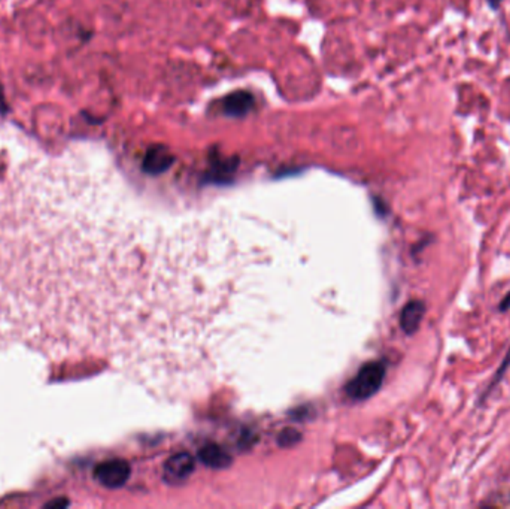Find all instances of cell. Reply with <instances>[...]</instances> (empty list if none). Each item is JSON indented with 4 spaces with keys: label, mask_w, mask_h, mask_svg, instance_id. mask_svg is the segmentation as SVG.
<instances>
[{
    "label": "cell",
    "mask_w": 510,
    "mask_h": 509,
    "mask_svg": "<svg viewBox=\"0 0 510 509\" xmlns=\"http://www.w3.org/2000/svg\"><path fill=\"white\" fill-rule=\"evenodd\" d=\"M163 471L165 479L169 484L184 483L194 471V459L187 453L174 454L166 461Z\"/></svg>",
    "instance_id": "obj_3"
},
{
    "label": "cell",
    "mask_w": 510,
    "mask_h": 509,
    "mask_svg": "<svg viewBox=\"0 0 510 509\" xmlns=\"http://www.w3.org/2000/svg\"><path fill=\"white\" fill-rule=\"evenodd\" d=\"M487 4H488V6H489L492 11H497V9L501 6L503 0H487Z\"/></svg>",
    "instance_id": "obj_11"
},
{
    "label": "cell",
    "mask_w": 510,
    "mask_h": 509,
    "mask_svg": "<svg viewBox=\"0 0 510 509\" xmlns=\"http://www.w3.org/2000/svg\"><path fill=\"white\" fill-rule=\"evenodd\" d=\"M173 163V155L163 145H155L151 147L143 158V170L151 173V175H158V173L166 172Z\"/></svg>",
    "instance_id": "obj_6"
},
{
    "label": "cell",
    "mask_w": 510,
    "mask_h": 509,
    "mask_svg": "<svg viewBox=\"0 0 510 509\" xmlns=\"http://www.w3.org/2000/svg\"><path fill=\"white\" fill-rule=\"evenodd\" d=\"M99 481L108 487H120L130 476V466L126 461L115 460L100 464L96 471Z\"/></svg>",
    "instance_id": "obj_4"
},
{
    "label": "cell",
    "mask_w": 510,
    "mask_h": 509,
    "mask_svg": "<svg viewBox=\"0 0 510 509\" xmlns=\"http://www.w3.org/2000/svg\"><path fill=\"white\" fill-rule=\"evenodd\" d=\"M200 459L212 468H226L230 464V456L216 445H208L200 451Z\"/></svg>",
    "instance_id": "obj_8"
},
{
    "label": "cell",
    "mask_w": 510,
    "mask_h": 509,
    "mask_svg": "<svg viewBox=\"0 0 510 509\" xmlns=\"http://www.w3.org/2000/svg\"><path fill=\"white\" fill-rule=\"evenodd\" d=\"M426 315V305L419 300H412L406 305L401 311L400 317V326L404 330V333L412 334L415 333L419 326L422 318Z\"/></svg>",
    "instance_id": "obj_7"
},
{
    "label": "cell",
    "mask_w": 510,
    "mask_h": 509,
    "mask_svg": "<svg viewBox=\"0 0 510 509\" xmlns=\"http://www.w3.org/2000/svg\"><path fill=\"white\" fill-rule=\"evenodd\" d=\"M499 310H500L501 312H506V311L510 310V292H509V293L504 296V299L500 302Z\"/></svg>",
    "instance_id": "obj_10"
},
{
    "label": "cell",
    "mask_w": 510,
    "mask_h": 509,
    "mask_svg": "<svg viewBox=\"0 0 510 509\" xmlns=\"http://www.w3.org/2000/svg\"><path fill=\"white\" fill-rule=\"evenodd\" d=\"M254 108V96L250 92H235L223 100V111L228 117L242 119Z\"/></svg>",
    "instance_id": "obj_5"
},
{
    "label": "cell",
    "mask_w": 510,
    "mask_h": 509,
    "mask_svg": "<svg viewBox=\"0 0 510 509\" xmlns=\"http://www.w3.org/2000/svg\"><path fill=\"white\" fill-rule=\"evenodd\" d=\"M9 109L8 102L5 99V93H4V87L0 84V114H6Z\"/></svg>",
    "instance_id": "obj_9"
},
{
    "label": "cell",
    "mask_w": 510,
    "mask_h": 509,
    "mask_svg": "<svg viewBox=\"0 0 510 509\" xmlns=\"http://www.w3.org/2000/svg\"><path fill=\"white\" fill-rule=\"evenodd\" d=\"M128 235L72 197L0 199V344L124 354L139 270Z\"/></svg>",
    "instance_id": "obj_1"
},
{
    "label": "cell",
    "mask_w": 510,
    "mask_h": 509,
    "mask_svg": "<svg viewBox=\"0 0 510 509\" xmlns=\"http://www.w3.org/2000/svg\"><path fill=\"white\" fill-rule=\"evenodd\" d=\"M384 376L385 368L382 363H369L358 372L355 380L348 385V393L358 400L369 399L381 388Z\"/></svg>",
    "instance_id": "obj_2"
}]
</instances>
